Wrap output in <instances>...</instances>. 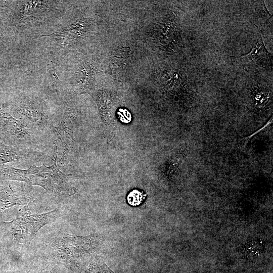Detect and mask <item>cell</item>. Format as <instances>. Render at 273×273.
I'll return each mask as SVG.
<instances>
[{"mask_svg": "<svg viewBox=\"0 0 273 273\" xmlns=\"http://www.w3.org/2000/svg\"><path fill=\"white\" fill-rule=\"evenodd\" d=\"M68 175L63 173L54 160L52 165H31L27 169L17 168L6 164L0 165V179L24 181L30 185L40 186L47 191L72 195L74 190L67 182Z\"/></svg>", "mask_w": 273, "mask_h": 273, "instance_id": "6da1fadb", "label": "cell"}, {"mask_svg": "<svg viewBox=\"0 0 273 273\" xmlns=\"http://www.w3.org/2000/svg\"><path fill=\"white\" fill-rule=\"evenodd\" d=\"M28 206L29 204L20 208L13 220L3 222L8 227L15 241L19 243L30 242L41 228L55 220L59 215L57 209L42 214H33Z\"/></svg>", "mask_w": 273, "mask_h": 273, "instance_id": "7a4b0ae2", "label": "cell"}, {"mask_svg": "<svg viewBox=\"0 0 273 273\" xmlns=\"http://www.w3.org/2000/svg\"><path fill=\"white\" fill-rule=\"evenodd\" d=\"M35 130L24 119H18L0 108V140L13 147L27 148Z\"/></svg>", "mask_w": 273, "mask_h": 273, "instance_id": "3957f363", "label": "cell"}, {"mask_svg": "<svg viewBox=\"0 0 273 273\" xmlns=\"http://www.w3.org/2000/svg\"><path fill=\"white\" fill-rule=\"evenodd\" d=\"M15 111L35 130H43L48 125L47 112L38 101L29 98H24L17 102Z\"/></svg>", "mask_w": 273, "mask_h": 273, "instance_id": "277c9868", "label": "cell"}, {"mask_svg": "<svg viewBox=\"0 0 273 273\" xmlns=\"http://www.w3.org/2000/svg\"><path fill=\"white\" fill-rule=\"evenodd\" d=\"M90 238L89 237H77L66 234L56 240L55 247L62 258L76 257L90 248Z\"/></svg>", "mask_w": 273, "mask_h": 273, "instance_id": "5b68a950", "label": "cell"}, {"mask_svg": "<svg viewBox=\"0 0 273 273\" xmlns=\"http://www.w3.org/2000/svg\"><path fill=\"white\" fill-rule=\"evenodd\" d=\"M49 157L46 154L31 149L13 147L0 140V165L9 162L40 159Z\"/></svg>", "mask_w": 273, "mask_h": 273, "instance_id": "8992f818", "label": "cell"}, {"mask_svg": "<svg viewBox=\"0 0 273 273\" xmlns=\"http://www.w3.org/2000/svg\"><path fill=\"white\" fill-rule=\"evenodd\" d=\"M30 201L29 197L14 191L10 185H0V213L15 205H28Z\"/></svg>", "mask_w": 273, "mask_h": 273, "instance_id": "52a82bcc", "label": "cell"}, {"mask_svg": "<svg viewBox=\"0 0 273 273\" xmlns=\"http://www.w3.org/2000/svg\"><path fill=\"white\" fill-rule=\"evenodd\" d=\"M145 196L146 195L143 192L138 190H134L128 194L127 200L130 205L135 206L139 205L142 202Z\"/></svg>", "mask_w": 273, "mask_h": 273, "instance_id": "ba28073f", "label": "cell"}, {"mask_svg": "<svg viewBox=\"0 0 273 273\" xmlns=\"http://www.w3.org/2000/svg\"><path fill=\"white\" fill-rule=\"evenodd\" d=\"M110 271L109 268L100 259H97L90 265V273H109Z\"/></svg>", "mask_w": 273, "mask_h": 273, "instance_id": "9c48e42d", "label": "cell"}, {"mask_svg": "<svg viewBox=\"0 0 273 273\" xmlns=\"http://www.w3.org/2000/svg\"><path fill=\"white\" fill-rule=\"evenodd\" d=\"M269 94L267 92H261L256 96L257 104L259 106H264L266 104L269 98Z\"/></svg>", "mask_w": 273, "mask_h": 273, "instance_id": "30bf717a", "label": "cell"}, {"mask_svg": "<svg viewBox=\"0 0 273 273\" xmlns=\"http://www.w3.org/2000/svg\"><path fill=\"white\" fill-rule=\"evenodd\" d=\"M262 45H260L259 43L251 51V52L248 54L247 55L244 56L250 60H254L255 58L257 57V54H259V51L261 50V47Z\"/></svg>", "mask_w": 273, "mask_h": 273, "instance_id": "8fae6325", "label": "cell"}]
</instances>
